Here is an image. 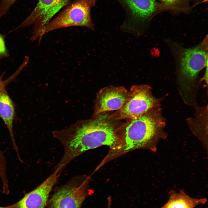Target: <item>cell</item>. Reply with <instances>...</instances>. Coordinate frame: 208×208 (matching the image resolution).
<instances>
[{
    "instance_id": "d6986e66",
    "label": "cell",
    "mask_w": 208,
    "mask_h": 208,
    "mask_svg": "<svg viewBox=\"0 0 208 208\" xmlns=\"http://www.w3.org/2000/svg\"><path fill=\"white\" fill-rule=\"evenodd\" d=\"M0 208H11L9 206H8V207H0Z\"/></svg>"
},
{
    "instance_id": "30bf717a",
    "label": "cell",
    "mask_w": 208,
    "mask_h": 208,
    "mask_svg": "<svg viewBox=\"0 0 208 208\" xmlns=\"http://www.w3.org/2000/svg\"><path fill=\"white\" fill-rule=\"evenodd\" d=\"M130 96V91L122 87L109 86L101 89L97 96L95 115L119 109L125 104Z\"/></svg>"
},
{
    "instance_id": "7c38bea8",
    "label": "cell",
    "mask_w": 208,
    "mask_h": 208,
    "mask_svg": "<svg viewBox=\"0 0 208 208\" xmlns=\"http://www.w3.org/2000/svg\"><path fill=\"white\" fill-rule=\"evenodd\" d=\"M207 201L206 198H192L183 191L179 192H172L169 194L168 202L160 208H194L200 204H204Z\"/></svg>"
},
{
    "instance_id": "2e32d148",
    "label": "cell",
    "mask_w": 208,
    "mask_h": 208,
    "mask_svg": "<svg viewBox=\"0 0 208 208\" xmlns=\"http://www.w3.org/2000/svg\"><path fill=\"white\" fill-rule=\"evenodd\" d=\"M6 162L3 153L0 149V173L4 172L6 170Z\"/></svg>"
},
{
    "instance_id": "e0dca14e",
    "label": "cell",
    "mask_w": 208,
    "mask_h": 208,
    "mask_svg": "<svg viewBox=\"0 0 208 208\" xmlns=\"http://www.w3.org/2000/svg\"><path fill=\"white\" fill-rule=\"evenodd\" d=\"M207 66L205 73L203 78L204 80H205L207 83Z\"/></svg>"
},
{
    "instance_id": "6da1fadb",
    "label": "cell",
    "mask_w": 208,
    "mask_h": 208,
    "mask_svg": "<svg viewBox=\"0 0 208 208\" xmlns=\"http://www.w3.org/2000/svg\"><path fill=\"white\" fill-rule=\"evenodd\" d=\"M106 116L76 122L64 129L53 132L64 152L56 167L63 170L73 159L90 150L103 145L114 148L118 138L113 125Z\"/></svg>"
},
{
    "instance_id": "ffe728a7",
    "label": "cell",
    "mask_w": 208,
    "mask_h": 208,
    "mask_svg": "<svg viewBox=\"0 0 208 208\" xmlns=\"http://www.w3.org/2000/svg\"><path fill=\"white\" fill-rule=\"evenodd\" d=\"M203 0V1H205L206 0L207 1V0Z\"/></svg>"
},
{
    "instance_id": "8fae6325",
    "label": "cell",
    "mask_w": 208,
    "mask_h": 208,
    "mask_svg": "<svg viewBox=\"0 0 208 208\" xmlns=\"http://www.w3.org/2000/svg\"><path fill=\"white\" fill-rule=\"evenodd\" d=\"M14 116V103L7 92L4 81L0 87V117L8 130L13 147L17 156H19L18 150L13 133V123Z\"/></svg>"
},
{
    "instance_id": "4fadbf2b",
    "label": "cell",
    "mask_w": 208,
    "mask_h": 208,
    "mask_svg": "<svg viewBox=\"0 0 208 208\" xmlns=\"http://www.w3.org/2000/svg\"><path fill=\"white\" fill-rule=\"evenodd\" d=\"M161 3L158 5V10L185 12L189 8L190 0H160Z\"/></svg>"
},
{
    "instance_id": "9a60e30c",
    "label": "cell",
    "mask_w": 208,
    "mask_h": 208,
    "mask_svg": "<svg viewBox=\"0 0 208 208\" xmlns=\"http://www.w3.org/2000/svg\"><path fill=\"white\" fill-rule=\"evenodd\" d=\"M4 36L0 33V60L9 56Z\"/></svg>"
},
{
    "instance_id": "ba28073f",
    "label": "cell",
    "mask_w": 208,
    "mask_h": 208,
    "mask_svg": "<svg viewBox=\"0 0 208 208\" xmlns=\"http://www.w3.org/2000/svg\"><path fill=\"white\" fill-rule=\"evenodd\" d=\"M72 0H38L32 12L16 28L24 27L33 25L31 40H41L40 34L44 27L62 8Z\"/></svg>"
},
{
    "instance_id": "52a82bcc",
    "label": "cell",
    "mask_w": 208,
    "mask_h": 208,
    "mask_svg": "<svg viewBox=\"0 0 208 208\" xmlns=\"http://www.w3.org/2000/svg\"><path fill=\"white\" fill-rule=\"evenodd\" d=\"M125 9L126 18L121 28L135 35L155 11L158 3L155 0H116Z\"/></svg>"
},
{
    "instance_id": "3957f363",
    "label": "cell",
    "mask_w": 208,
    "mask_h": 208,
    "mask_svg": "<svg viewBox=\"0 0 208 208\" xmlns=\"http://www.w3.org/2000/svg\"><path fill=\"white\" fill-rule=\"evenodd\" d=\"M96 1V0H76L71 1L44 27L40 34L41 38L52 31L70 27H83L94 30L91 10Z\"/></svg>"
},
{
    "instance_id": "9c48e42d",
    "label": "cell",
    "mask_w": 208,
    "mask_h": 208,
    "mask_svg": "<svg viewBox=\"0 0 208 208\" xmlns=\"http://www.w3.org/2000/svg\"><path fill=\"white\" fill-rule=\"evenodd\" d=\"M61 173L54 170L36 188L25 194L18 202L10 207L11 208H44L49 194Z\"/></svg>"
},
{
    "instance_id": "277c9868",
    "label": "cell",
    "mask_w": 208,
    "mask_h": 208,
    "mask_svg": "<svg viewBox=\"0 0 208 208\" xmlns=\"http://www.w3.org/2000/svg\"><path fill=\"white\" fill-rule=\"evenodd\" d=\"M207 40L194 47L183 49L179 54L178 78L183 89H190L199 72L207 66Z\"/></svg>"
},
{
    "instance_id": "5bb4252c",
    "label": "cell",
    "mask_w": 208,
    "mask_h": 208,
    "mask_svg": "<svg viewBox=\"0 0 208 208\" xmlns=\"http://www.w3.org/2000/svg\"><path fill=\"white\" fill-rule=\"evenodd\" d=\"M17 0H1L0 1V18L5 15L11 7Z\"/></svg>"
},
{
    "instance_id": "ac0fdd59",
    "label": "cell",
    "mask_w": 208,
    "mask_h": 208,
    "mask_svg": "<svg viewBox=\"0 0 208 208\" xmlns=\"http://www.w3.org/2000/svg\"><path fill=\"white\" fill-rule=\"evenodd\" d=\"M3 75H0V87L4 82L3 80Z\"/></svg>"
},
{
    "instance_id": "7a4b0ae2",
    "label": "cell",
    "mask_w": 208,
    "mask_h": 208,
    "mask_svg": "<svg viewBox=\"0 0 208 208\" xmlns=\"http://www.w3.org/2000/svg\"><path fill=\"white\" fill-rule=\"evenodd\" d=\"M161 112L159 104L132 120L126 128L122 141L114 148H117L120 153L146 147L155 150L158 141L166 135L165 120Z\"/></svg>"
},
{
    "instance_id": "8992f818",
    "label": "cell",
    "mask_w": 208,
    "mask_h": 208,
    "mask_svg": "<svg viewBox=\"0 0 208 208\" xmlns=\"http://www.w3.org/2000/svg\"><path fill=\"white\" fill-rule=\"evenodd\" d=\"M89 178L76 176L59 188L50 200L51 208H80L88 194Z\"/></svg>"
},
{
    "instance_id": "5b68a950",
    "label": "cell",
    "mask_w": 208,
    "mask_h": 208,
    "mask_svg": "<svg viewBox=\"0 0 208 208\" xmlns=\"http://www.w3.org/2000/svg\"><path fill=\"white\" fill-rule=\"evenodd\" d=\"M129 98L119 109L108 117L109 119H135L160 104V100L153 95L151 88L145 85L131 86Z\"/></svg>"
}]
</instances>
